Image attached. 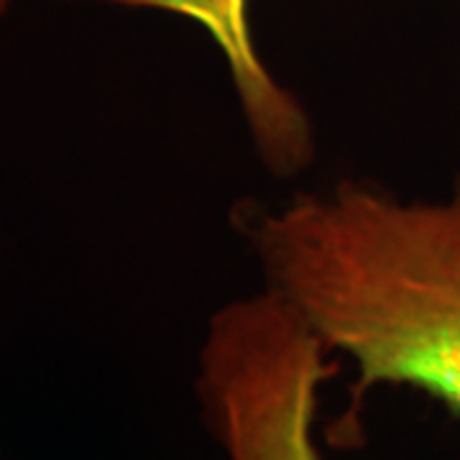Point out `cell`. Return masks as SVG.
Returning <instances> with one entry per match:
<instances>
[{
  "label": "cell",
  "instance_id": "obj_1",
  "mask_svg": "<svg viewBox=\"0 0 460 460\" xmlns=\"http://www.w3.org/2000/svg\"><path fill=\"white\" fill-rule=\"evenodd\" d=\"M238 230L263 287L353 363L356 399L402 386L460 420V169L440 198L341 180L248 208Z\"/></svg>",
  "mask_w": 460,
  "mask_h": 460
},
{
  "label": "cell",
  "instance_id": "obj_2",
  "mask_svg": "<svg viewBox=\"0 0 460 460\" xmlns=\"http://www.w3.org/2000/svg\"><path fill=\"white\" fill-rule=\"evenodd\" d=\"M341 361L271 289L208 317L198 350L199 414L226 460H323L320 389Z\"/></svg>",
  "mask_w": 460,
  "mask_h": 460
},
{
  "label": "cell",
  "instance_id": "obj_3",
  "mask_svg": "<svg viewBox=\"0 0 460 460\" xmlns=\"http://www.w3.org/2000/svg\"><path fill=\"white\" fill-rule=\"evenodd\" d=\"M133 11H162L198 23L213 39L228 66L230 84L246 123L248 138L263 169L277 180L299 177L317 156L314 123L305 102L263 62L251 0H66Z\"/></svg>",
  "mask_w": 460,
  "mask_h": 460
},
{
  "label": "cell",
  "instance_id": "obj_4",
  "mask_svg": "<svg viewBox=\"0 0 460 460\" xmlns=\"http://www.w3.org/2000/svg\"><path fill=\"white\" fill-rule=\"evenodd\" d=\"M11 5H13V0H0V21L8 16V11H11Z\"/></svg>",
  "mask_w": 460,
  "mask_h": 460
}]
</instances>
